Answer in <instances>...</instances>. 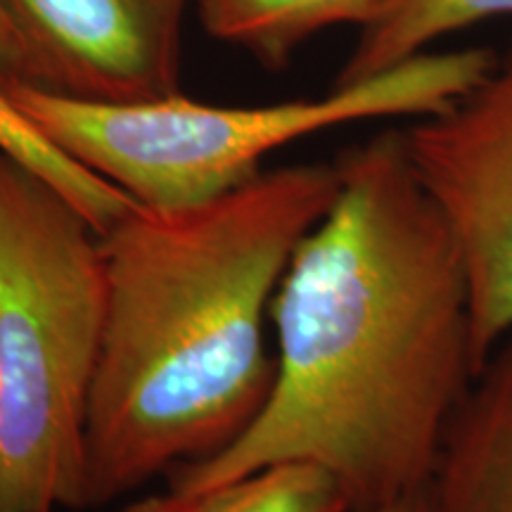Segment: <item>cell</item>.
<instances>
[{
  "instance_id": "cell-1",
  "label": "cell",
  "mask_w": 512,
  "mask_h": 512,
  "mask_svg": "<svg viewBox=\"0 0 512 512\" xmlns=\"http://www.w3.org/2000/svg\"><path fill=\"white\" fill-rule=\"evenodd\" d=\"M335 169V202L275 292L264 408L223 451L171 470V489L309 463L337 479L349 512H380L430 484L477 375L463 259L399 128Z\"/></svg>"
},
{
  "instance_id": "cell-2",
  "label": "cell",
  "mask_w": 512,
  "mask_h": 512,
  "mask_svg": "<svg viewBox=\"0 0 512 512\" xmlns=\"http://www.w3.org/2000/svg\"><path fill=\"white\" fill-rule=\"evenodd\" d=\"M339 190L332 164L259 171L100 233L105 328L83 437V508L233 444L271 394L280 280Z\"/></svg>"
},
{
  "instance_id": "cell-3",
  "label": "cell",
  "mask_w": 512,
  "mask_h": 512,
  "mask_svg": "<svg viewBox=\"0 0 512 512\" xmlns=\"http://www.w3.org/2000/svg\"><path fill=\"white\" fill-rule=\"evenodd\" d=\"M102 328L100 233L0 150V512L83 508Z\"/></svg>"
},
{
  "instance_id": "cell-4",
  "label": "cell",
  "mask_w": 512,
  "mask_h": 512,
  "mask_svg": "<svg viewBox=\"0 0 512 512\" xmlns=\"http://www.w3.org/2000/svg\"><path fill=\"white\" fill-rule=\"evenodd\" d=\"M489 48L420 53L313 100L221 107L174 98L105 105L10 83L3 91L76 162L150 209H181L238 188L261 162L313 133L387 117H432L494 69Z\"/></svg>"
},
{
  "instance_id": "cell-5",
  "label": "cell",
  "mask_w": 512,
  "mask_h": 512,
  "mask_svg": "<svg viewBox=\"0 0 512 512\" xmlns=\"http://www.w3.org/2000/svg\"><path fill=\"white\" fill-rule=\"evenodd\" d=\"M403 136L463 259L479 373L512 332V41L475 88Z\"/></svg>"
},
{
  "instance_id": "cell-6",
  "label": "cell",
  "mask_w": 512,
  "mask_h": 512,
  "mask_svg": "<svg viewBox=\"0 0 512 512\" xmlns=\"http://www.w3.org/2000/svg\"><path fill=\"white\" fill-rule=\"evenodd\" d=\"M34 60L31 86L136 105L181 93L190 0H0Z\"/></svg>"
},
{
  "instance_id": "cell-7",
  "label": "cell",
  "mask_w": 512,
  "mask_h": 512,
  "mask_svg": "<svg viewBox=\"0 0 512 512\" xmlns=\"http://www.w3.org/2000/svg\"><path fill=\"white\" fill-rule=\"evenodd\" d=\"M427 505L430 512H512V332L448 422Z\"/></svg>"
},
{
  "instance_id": "cell-8",
  "label": "cell",
  "mask_w": 512,
  "mask_h": 512,
  "mask_svg": "<svg viewBox=\"0 0 512 512\" xmlns=\"http://www.w3.org/2000/svg\"><path fill=\"white\" fill-rule=\"evenodd\" d=\"M387 0H197L202 27L216 41L245 50L268 69L332 27H366Z\"/></svg>"
},
{
  "instance_id": "cell-9",
  "label": "cell",
  "mask_w": 512,
  "mask_h": 512,
  "mask_svg": "<svg viewBox=\"0 0 512 512\" xmlns=\"http://www.w3.org/2000/svg\"><path fill=\"white\" fill-rule=\"evenodd\" d=\"M512 15V0H387L358 31L332 88L351 86L427 53L448 34Z\"/></svg>"
},
{
  "instance_id": "cell-10",
  "label": "cell",
  "mask_w": 512,
  "mask_h": 512,
  "mask_svg": "<svg viewBox=\"0 0 512 512\" xmlns=\"http://www.w3.org/2000/svg\"><path fill=\"white\" fill-rule=\"evenodd\" d=\"M119 512H349V501L320 467L280 463L209 489H169Z\"/></svg>"
},
{
  "instance_id": "cell-11",
  "label": "cell",
  "mask_w": 512,
  "mask_h": 512,
  "mask_svg": "<svg viewBox=\"0 0 512 512\" xmlns=\"http://www.w3.org/2000/svg\"><path fill=\"white\" fill-rule=\"evenodd\" d=\"M0 150L27 164L31 171L53 183L81 214L93 223L98 233H105L121 214H126L136 200L117 185L86 169V166L62 152L43 136L31 121L17 110V105L0 88Z\"/></svg>"
},
{
  "instance_id": "cell-12",
  "label": "cell",
  "mask_w": 512,
  "mask_h": 512,
  "mask_svg": "<svg viewBox=\"0 0 512 512\" xmlns=\"http://www.w3.org/2000/svg\"><path fill=\"white\" fill-rule=\"evenodd\" d=\"M10 83H34V60L3 3H0V88Z\"/></svg>"
},
{
  "instance_id": "cell-13",
  "label": "cell",
  "mask_w": 512,
  "mask_h": 512,
  "mask_svg": "<svg viewBox=\"0 0 512 512\" xmlns=\"http://www.w3.org/2000/svg\"><path fill=\"white\" fill-rule=\"evenodd\" d=\"M380 512H430V505H427V489L418 491V494L413 496L401 498V501L387 505V508Z\"/></svg>"
}]
</instances>
